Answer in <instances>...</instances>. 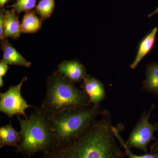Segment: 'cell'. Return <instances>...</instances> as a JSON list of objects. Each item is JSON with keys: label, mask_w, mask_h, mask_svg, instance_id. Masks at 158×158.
I'll return each mask as SVG.
<instances>
[{"label": "cell", "mask_w": 158, "mask_h": 158, "mask_svg": "<svg viewBox=\"0 0 158 158\" xmlns=\"http://www.w3.org/2000/svg\"><path fill=\"white\" fill-rule=\"evenodd\" d=\"M113 127L111 113L102 110L82 137L66 146L49 151L43 158H124Z\"/></svg>", "instance_id": "cell-1"}, {"label": "cell", "mask_w": 158, "mask_h": 158, "mask_svg": "<svg viewBox=\"0 0 158 158\" xmlns=\"http://www.w3.org/2000/svg\"><path fill=\"white\" fill-rule=\"evenodd\" d=\"M100 106L47 114L54 139V148L64 147L82 137L101 114Z\"/></svg>", "instance_id": "cell-2"}, {"label": "cell", "mask_w": 158, "mask_h": 158, "mask_svg": "<svg viewBox=\"0 0 158 158\" xmlns=\"http://www.w3.org/2000/svg\"><path fill=\"white\" fill-rule=\"evenodd\" d=\"M92 106L84 90L56 71L47 78L46 93L40 107L50 114Z\"/></svg>", "instance_id": "cell-3"}, {"label": "cell", "mask_w": 158, "mask_h": 158, "mask_svg": "<svg viewBox=\"0 0 158 158\" xmlns=\"http://www.w3.org/2000/svg\"><path fill=\"white\" fill-rule=\"evenodd\" d=\"M34 109L28 119L17 116L21 138L15 151L30 157L39 152L45 154L54 147L53 137L47 114L40 107Z\"/></svg>", "instance_id": "cell-4"}, {"label": "cell", "mask_w": 158, "mask_h": 158, "mask_svg": "<svg viewBox=\"0 0 158 158\" xmlns=\"http://www.w3.org/2000/svg\"><path fill=\"white\" fill-rule=\"evenodd\" d=\"M155 108L156 106L153 104L148 112L144 111L141 113V118L130 133L126 142V145L130 149L137 148L147 154L148 145L151 141L156 140V138L154 136V133L158 131L157 122L152 124L149 121L152 112Z\"/></svg>", "instance_id": "cell-5"}, {"label": "cell", "mask_w": 158, "mask_h": 158, "mask_svg": "<svg viewBox=\"0 0 158 158\" xmlns=\"http://www.w3.org/2000/svg\"><path fill=\"white\" fill-rule=\"evenodd\" d=\"M27 79V77H24L19 84L10 86L6 92L0 93V112L5 113L10 118L17 115H22L28 119L29 117L26 114L25 110L29 108L37 107L29 105L22 96V86Z\"/></svg>", "instance_id": "cell-6"}, {"label": "cell", "mask_w": 158, "mask_h": 158, "mask_svg": "<svg viewBox=\"0 0 158 158\" xmlns=\"http://www.w3.org/2000/svg\"><path fill=\"white\" fill-rule=\"evenodd\" d=\"M82 82L81 88L89 97L92 104L99 106L106 97L103 84L90 74L86 75Z\"/></svg>", "instance_id": "cell-7"}, {"label": "cell", "mask_w": 158, "mask_h": 158, "mask_svg": "<svg viewBox=\"0 0 158 158\" xmlns=\"http://www.w3.org/2000/svg\"><path fill=\"white\" fill-rule=\"evenodd\" d=\"M57 71L74 84L82 81L87 75L85 66L77 60L63 61Z\"/></svg>", "instance_id": "cell-8"}, {"label": "cell", "mask_w": 158, "mask_h": 158, "mask_svg": "<svg viewBox=\"0 0 158 158\" xmlns=\"http://www.w3.org/2000/svg\"><path fill=\"white\" fill-rule=\"evenodd\" d=\"M1 44L3 52L2 60L3 62L8 65H19L28 68L31 66V62L26 60L9 42L7 38L2 40Z\"/></svg>", "instance_id": "cell-9"}, {"label": "cell", "mask_w": 158, "mask_h": 158, "mask_svg": "<svg viewBox=\"0 0 158 158\" xmlns=\"http://www.w3.org/2000/svg\"><path fill=\"white\" fill-rule=\"evenodd\" d=\"M157 31V27H155L139 43L135 58L130 66L132 69H135L142 59L152 50L155 44Z\"/></svg>", "instance_id": "cell-10"}, {"label": "cell", "mask_w": 158, "mask_h": 158, "mask_svg": "<svg viewBox=\"0 0 158 158\" xmlns=\"http://www.w3.org/2000/svg\"><path fill=\"white\" fill-rule=\"evenodd\" d=\"M5 13V34L6 38L16 39L22 33L21 24L13 9L7 10L2 9Z\"/></svg>", "instance_id": "cell-11"}, {"label": "cell", "mask_w": 158, "mask_h": 158, "mask_svg": "<svg viewBox=\"0 0 158 158\" xmlns=\"http://www.w3.org/2000/svg\"><path fill=\"white\" fill-rule=\"evenodd\" d=\"M20 133L16 131L11 124V121L9 124L0 127V148L5 146L18 147L20 141Z\"/></svg>", "instance_id": "cell-12"}, {"label": "cell", "mask_w": 158, "mask_h": 158, "mask_svg": "<svg viewBox=\"0 0 158 158\" xmlns=\"http://www.w3.org/2000/svg\"><path fill=\"white\" fill-rule=\"evenodd\" d=\"M146 68V77L142 88L146 92L158 97V63H149Z\"/></svg>", "instance_id": "cell-13"}, {"label": "cell", "mask_w": 158, "mask_h": 158, "mask_svg": "<svg viewBox=\"0 0 158 158\" xmlns=\"http://www.w3.org/2000/svg\"><path fill=\"white\" fill-rule=\"evenodd\" d=\"M42 20L36 15L35 11L26 12L21 24L22 32L26 34L37 33L41 29Z\"/></svg>", "instance_id": "cell-14"}, {"label": "cell", "mask_w": 158, "mask_h": 158, "mask_svg": "<svg viewBox=\"0 0 158 158\" xmlns=\"http://www.w3.org/2000/svg\"><path fill=\"white\" fill-rule=\"evenodd\" d=\"M55 8V0H40L36 6L35 11L44 21L50 17Z\"/></svg>", "instance_id": "cell-15"}, {"label": "cell", "mask_w": 158, "mask_h": 158, "mask_svg": "<svg viewBox=\"0 0 158 158\" xmlns=\"http://www.w3.org/2000/svg\"><path fill=\"white\" fill-rule=\"evenodd\" d=\"M113 131L116 139L120 144V146L123 148L125 156H127L129 158H158V155L152 154L147 153L143 155L139 156L133 153L131 150V149L127 147L126 144V142H125L123 138L121 137L119 133L120 130L119 128L114 126L113 127Z\"/></svg>", "instance_id": "cell-16"}, {"label": "cell", "mask_w": 158, "mask_h": 158, "mask_svg": "<svg viewBox=\"0 0 158 158\" xmlns=\"http://www.w3.org/2000/svg\"><path fill=\"white\" fill-rule=\"evenodd\" d=\"M37 0H16L12 7L15 13L19 14L22 12H28L32 11L36 5Z\"/></svg>", "instance_id": "cell-17"}, {"label": "cell", "mask_w": 158, "mask_h": 158, "mask_svg": "<svg viewBox=\"0 0 158 158\" xmlns=\"http://www.w3.org/2000/svg\"><path fill=\"white\" fill-rule=\"evenodd\" d=\"M5 13L2 10H1L0 12V39L3 40L6 39L5 34Z\"/></svg>", "instance_id": "cell-18"}, {"label": "cell", "mask_w": 158, "mask_h": 158, "mask_svg": "<svg viewBox=\"0 0 158 158\" xmlns=\"http://www.w3.org/2000/svg\"><path fill=\"white\" fill-rule=\"evenodd\" d=\"M9 69V65L1 60L0 62V77H3L7 73Z\"/></svg>", "instance_id": "cell-19"}, {"label": "cell", "mask_w": 158, "mask_h": 158, "mask_svg": "<svg viewBox=\"0 0 158 158\" xmlns=\"http://www.w3.org/2000/svg\"><path fill=\"white\" fill-rule=\"evenodd\" d=\"M157 123L158 125V122ZM149 153L156 154L158 156V138H156V140L151 147Z\"/></svg>", "instance_id": "cell-20"}, {"label": "cell", "mask_w": 158, "mask_h": 158, "mask_svg": "<svg viewBox=\"0 0 158 158\" xmlns=\"http://www.w3.org/2000/svg\"><path fill=\"white\" fill-rule=\"evenodd\" d=\"M9 0H0V7L1 8H3L4 5L6 4Z\"/></svg>", "instance_id": "cell-21"}, {"label": "cell", "mask_w": 158, "mask_h": 158, "mask_svg": "<svg viewBox=\"0 0 158 158\" xmlns=\"http://www.w3.org/2000/svg\"><path fill=\"white\" fill-rule=\"evenodd\" d=\"M157 14H158V6L157 8H156V9L153 12H152V13H150V14L148 15V17H152V16H153Z\"/></svg>", "instance_id": "cell-22"}, {"label": "cell", "mask_w": 158, "mask_h": 158, "mask_svg": "<svg viewBox=\"0 0 158 158\" xmlns=\"http://www.w3.org/2000/svg\"><path fill=\"white\" fill-rule=\"evenodd\" d=\"M4 86V81H3V77H0V87H2Z\"/></svg>", "instance_id": "cell-23"}, {"label": "cell", "mask_w": 158, "mask_h": 158, "mask_svg": "<svg viewBox=\"0 0 158 158\" xmlns=\"http://www.w3.org/2000/svg\"><path fill=\"white\" fill-rule=\"evenodd\" d=\"M26 158H31L30 156L26 157Z\"/></svg>", "instance_id": "cell-24"}]
</instances>
